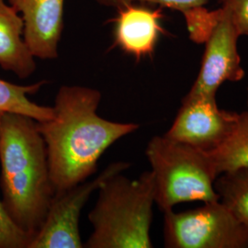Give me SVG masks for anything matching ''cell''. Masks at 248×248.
Listing matches in <instances>:
<instances>
[{
    "instance_id": "obj_7",
    "label": "cell",
    "mask_w": 248,
    "mask_h": 248,
    "mask_svg": "<svg viewBox=\"0 0 248 248\" xmlns=\"http://www.w3.org/2000/svg\"><path fill=\"white\" fill-rule=\"evenodd\" d=\"M215 12L214 24L204 42L201 69L186 94L188 97H216L224 82H238L245 78L237 49L239 31L223 7Z\"/></svg>"
},
{
    "instance_id": "obj_8",
    "label": "cell",
    "mask_w": 248,
    "mask_h": 248,
    "mask_svg": "<svg viewBox=\"0 0 248 248\" xmlns=\"http://www.w3.org/2000/svg\"><path fill=\"white\" fill-rule=\"evenodd\" d=\"M238 113L220 108L216 97H188L181 100L177 116L164 135L197 149L212 153L232 132Z\"/></svg>"
},
{
    "instance_id": "obj_1",
    "label": "cell",
    "mask_w": 248,
    "mask_h": 248,
    "mask_svg": "<svg viewBox=\"0 0 248 248\" xmlns=\"http://www.w3.org/2000/svg\"><path fill=\"white\" fill-rule=\"evenodd\" d=\"M101 98L98 89L62 86L54 98L53 117L38 122L55 192L86 181L107 149L140 127L98 115Z\"/></svg>"
},
{
    "instance_id": "obj_16",
    "label": "cell",
    "mask_w": 248,
    "mask_h": 248,
    "mask_svg": "<svg viewBox=\"0 0 248 248\" xmlns=\"http://www.w3.org/2000/svg\"><path fill=\"white\" fill-rule=\"evenodd\" d=\"M99 5L106 8H120L134 2H144L158 5L161 8L176 9L185 13L187 10L201 8L211 0H95ZM222 1V0H221Z\"/></svg>"
},
{
    "instance_id": "obj_5",
    "label": "cell",
    "mask_w": 248,
    "mask_h": 248,
    "mask_svg": "<svg viewBox=\"0 0 248 248\" xmlns=\"http://www.w3.org/2000/svg\"><path fill=\"white\" fill-rule=\"evenodd\" d=\"M169 248H248V226L220 202L181 213H164Z\"/></svg>"
},
{
    "instance_id": "obj_13",
    "label": "cell",
    "mask_w": 248,
    "mask_h": 248,
    "mask_svg": "<svg viewBox=\"0 0 248 248\" xmlns=\"http://www.w3.org/2000/svg\"><path fill=\"white\" fill-rule=\"evenodd\" d=\"M209 154L218 176L233 169L248 168V110L238 113L228 139Z\"/></svg>"
},
{
    "instance_id": "obj_6",
    "label": "cell",
    "mask_w": 248,
    "mask_h": 248,
    "mask_svg": "<svg viewBox=\"0 0 248 248\" xmlns=\"http://www.w3.org/2000/svg\"><path fill=\"white\" fill-rule=\"evenodd\" d=\"M131 167L128 162L108 165L98 177L55 192L45 222L33 236L29 248H81L79 218L89 197L97 191L101 182L113 173L124 172Z\"/></svg>"
},
{
    "instance_id": "obj_14",
    "label": "cell",
    "mask_w": 248,
    "mask_h": 248,
    "mask_svg": "<svg viewBox=\"0 0 248 248\" xmlns=\"http://www.w3.org/2000/svg\"><path fill=\"white\" fill-rule=\"evenodd\" d=\"M214 187L219 201L248 226V168L233 169L219 175Z\"/></svg>"
},
{
    "instance_id": "obj_15",
    "label": "cell",
    "mask_w": 248,
    "mask_h": 248,
    "mask_svg": "<svg viewBox=\"0 0 248 248\" xmlns=\"http://www.w3.org/2000/svg\"><path fill=\"white\" fill-rule=\"evenodd\" d=\"M2 114L0 112V117ZM31 240L11 221L0 200V248H29Z\"/></svg>"
},
{
    "instance_id": "obj_9",
    "label": "cell",
    "mask_w": 248,
    "mask_h": 248,
    "mask_svg": "<svg viewBox=\"0 0 248 248\" xmlns=\"http://www.w3.org/2000/svg\"><path fill=\"white\" fill-rule=\"evenodd\" d=\"M23 20V38L31 54L39 59L58 57L63 30L64 0H9Z\"/></svg>"
},
{
    "instance_id": "obj_10",
    "label": "cell",
    "mask_w": 248,
    "mask_h": 248,
    "mask_svg": "<svg viewBox=\"0 0 248 248\" xmlns=\"http://www.w3.org/2000/svg\"><path fill=\"white\" fill-rule=\"evenodd\" d=\"M114 18V46L133 56L136 61L151 57L160 36L165 33L161 20L162 8L151 9L134 3L118 8Z\"/></svg>"
},
{
    "instance_id": "obj_3",
    "label": "cell",
    "mask_w": 248,
    "mask_h": 248,
    "mask_svg": "<svg viewBox=\"0 0 248 248\" xmlns=\"http://www.w3.org/2000/svg\"><path fill=\"white\" fill-rule=\"evenodd\" d=\"M123 173L110 174L98 187L97 202L89 214L93 232L84 248H153V172L144 171L135 179Z\"/></svg>"
},
{
    "instance_id": "obj_4",
    "label": "cell",
    "mask_w": 248,
    "mask_h": 248,
    "mask_svg": "<svg viewBox=\"0 0 248 248\" xmlns=\"http://www.w3.org/2000/svg\"><path fill=\"white\" fill-rule=\"evenodd\" d=\"M145 155L155 179V203L163 213L179 203L219 201L214 187L218 174L209 153L157 135Z\"/></svg>"
},
{
    "instance_id": "obj_2",
    "label": "cell",
    "mask_w": 248,
    "mask_h": 248,
    "mask_svg": "<svg viewBox=\"0 0 248 248\" xmlns=\"http://www.w3.org/2000/svg\"><path fill=\"white\" fill-rule=\"evenodd\" d=\"M0 167L2 205L11 221L33 238L55 194L45 140L34 119L1 115Z\"/></svg>"
},
{
    "instance_id": "obj_18",
    "label": "cell",
    "mask_w": 248,
    "mask_h": 248,
    "mask_svg": "<svg viewBox=\"0 0 248 248\" xmlns=\"http://www.w3.org/2000/svg\"></svg>"
},
{
    "instance_id": "obj_17",
    "label": "cell",
    "mask_w": 248,
    "mask_h": 248,
    "mask_svg": "<svg viewBox=\"0 0 248 248\" xmlns=\"http://www.w3.org/2000/svg\"><path fill=\"white\" fill-rule=\"evenodd\" d=\"M240 35H248V0H222Z\"/></svg>"
},
{
    "instance_id": "obj_11",
    "label": "cell",
    "mask_w": 248,
    "mask_h": 248,
    "mask_svg": "<svg viewBox=\"0 0 248 248\" xmlns=\"http://www.w3.org/2000/svg\"><path fill=\"white\" fill-rule=\"evenodd\" d=\"M0 67L21 79L36 70L35 57L23 38L22 18L5 0H0Z\"/></svg>"
},
{
    "instance_id": "obj_12",
    "label": "cell",
    "mask_w": 248,
    "mask_h": 248,
    "mask_svg": "<svg viewBox=\"0 0 248 248\" xmlns=\"http://www.w3.org/2000/svg\"><path fill=\"white\" fill-rule=\"evenodd\" d=\"M45 84L46 81H40L23 86L0 78V112L28 116L39 123L50 120L53 117V107L39 105L29 98Z\"/></svg>"
}]
</instances>
